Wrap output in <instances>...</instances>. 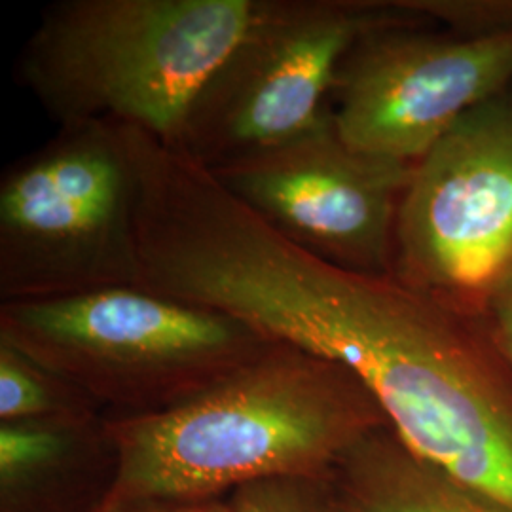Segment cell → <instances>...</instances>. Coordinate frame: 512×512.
Returning a JSON list of instances; mask_svg holds the SVG:
<instances>
[{
    "label": "cell",
    "mask_w": 512,
    "mask_h": 512,
    "mask_svg": "<svg viewBox=\"0 0 512 512\" xmlns=\"http://www.w3.org/2000/svg\"><path fill=\"white\" fill-rule=\"evenodd\" d=\"M478 319L512 368V268L495 285Z\"/></svg>",
    "instance_id": "obj_15"
},
{
    "label": "cell",
    "mask_w": 512,
    "mask_h": 512,
    "mask_svg": "<svg viewBox=\"0 0 512 512\" xmlns=\"http://www.w3.org/2000/svg\"><path fill=\"white\" fill-rule=\"evenodd\" d=\"M126 129H57L0 177V304L143 287Z\"/></svg>",
    "instance_id": "obj_5"
},
{
    "label": "cell",
    "mask_w": 512,
    "mask_h": 512,
    "mask_svg": "<svg viewBox=\"0 0 512 512\" xmlns=\"http://www.w3.org/2000/svg\"><path fill=\"white\" fill-rule=\"evenodd\" d=\"M283 238L330 264L393 274L395 228L416 164L349 147L329 114L306 133L209 169Z\"/></svg>",
    "instance_id": "obj_9"
},
{
    "label": "cell",
    "mask_w": 512,
    "mask_h": 512,
    "mask_svg": "<svg viewBox=\"0 0 512 512\" xmlns=\"http://www.w3.org/2000/svg\"><path fill=\"white\" fill-rule=\"evenodd\" d=\"M512 268V90L471 110L416 164L393 275L446 308L480 317Z\"/></svg>",
    "instance_id": "obj_7"
},
{
    "label": "cell",
    "mask_w": 512,
    "mask_h": 512,
    "mask_svg": "<svg viewBox=\"0 0 512 512\" xmlns=\"http://www.w3.org/2000/svg\"><path fill=\"white\" fill-rule=\"evenodd\" d=\"M202 294L274 340L349 368L418 458L512 509V368L478 317L393 274L330 264L258 217L220 241Z\"/></svg>",
    "instance_id": "obj_1"
},
{
    "label": "cell",
    "mask_w": 512,
    "mask_h": 512,
    "mask_svg": "<svg viewBox=\"0 0 512 512\" xmlns=\"http://www.w3.org/2000/svg\"><path fill=\"white\" fill-rule=\"evenodd\" d=\"M421 18L442 21L463 35L512 31V0H401Z\"/></svg>",
    "instance_id": "obj_14"
},
{
    "label": "cell",
    "mask_w": 512,
    "mask_h": 512,
    "mask_svg": "<svg viewBox=\"0 0 512 512\" xmlns=\"http://www.w3.org/2000/svg\"><path fill=\"white\" fill-rule=\"evenodd\" d=\"M0 340L80 387L107 418L171 410L277 342L230 313L147 287L2 302Z\"/></svg>",
    "instance_id": "obj_4"
},
{
    "label": "cell",
    "mask_w": 512,
    "mask_h": 512,
    "mask_svg": "<svg viewBox=\"0 0 512 512\" xmlns=\"http://www.w3.org/2000/svg\"><path fill=\"white\" fill-rule=\"evenodd\" d=\"M101 512H232L228 497H162L105 507Z\"/></svg>",
    "instance_id": "obj_16"
},
{
    "label": "cell",
    "mask_w": 512,
    "mask_h": 512,
    "mask_svg": "<svg viewBox=\"0 0 512 512\" xmlns=\"http://www.w3.org/2000/svg\"><path fill=\"white\" fill-rule=\"evenodd\" d=\"M107 420L120 476L105 507L226 497L270 476H329L357 440L389 425L349 368L279 340L171 410Z\"/></svg>",
    "instance_id": "obj_2"
},
{
    "label": "cell",
    "mask_w": 512,
    "mask_h": 512,
    "mask_svg": "<svg viewBox=\"0 0 512 512\" xmlns=\"http://www.w3.org/2000/svg\"><path fill=\"white\" fill-rule=\"evenodd\" d=\"M342 512H512L418 458L391 425L357 440L330 471Z\"/></svg>",
    "instance_id": "obj_11"
},
{
    "label": "cell",
    "mask_w": 512,
    "mask_h": 512,
    "mask_svg": "<svg viewBox=\"0 0 512 512\" xmlns=\"http://www.w3.org/2000/svg\"><path fill=\"white\" fill-rule=\"evenodd\" d=\"M118 476L107 416L0 423V512H101Z\"/></svg>",
    "instance_id": "obj_10"
},
{
    "label": "cell",
    "mask_w": 512,
    "mask_h": 512,
    "mask_svg": "<svg viewBox=\"0 0 512 512\" xmlns=\"http://www.w3.org/2000/svg\"><path fill=\"white\" fill-rule=\"evenodd\" d=\"M427 25H382L349 48L329 107L349 147L418 164L471 110L511 90L512 31L463 35Z\"/></svg>",
    "instance_id": "obj_8"
},
{
    "label": "cell",
    "mask_w": 512,
    "mask_h": 512,
    "mask_svg": "<svg viewBox=\"0 0 512 512\" xmlns=\"http://www.w3.org/2000/svg\"><path fill=\"white\" fill-rule=\"evenodd\" d=\"M264 0H59L19 52L18 82L59 128L112 122L179 148L196 95Z\"/></svg>",
    "instance_id": "obj_3"
},
{
    "label": "cell",
    "mask_w": 512,
    "mask_h": 512,
    "mask_svg": "<svg viewBox=\"0 0 512 512\" xmlns=\"http://www.w3.org/2000/svg\"><path fill=\"white\" fill-rule=\"evenodd\" d=\"M232 512H342L329 476H270L228 495Z\"/></svg>",
    "instance_id": "obj_13"
},
{
    "label": "cell",
    "mask_w": 512,
    "mask_h": 512,
    "mask_svg": "<svg viewBox=\"0 0 512 512\" xmlns=\"http://www.w3.org/2000/svg\"><path fill=\"white\" fill-rule=\"evenodd\" d=\"M105 416L73 382L0 340V423Z\"/></svg>",
    "instance_id": "obj_12"
},
{
    "label": "cell",
    "mask_w": 512,
    "mask_h": 512,
    "mask_svg": "<svg viewBox=\"0 0 512 512\" xmlns=\"http://www.w3.org/2000/svg\"><path fill=\"white\" fill-rule=\"evenodd\" d=\"M420 14L401 0H264L188 110L179 150L205 169L275 147L327 114L334 76L368 31Z\"/></svg>",
    "instance_id": "obj_6"
}]
</instances>
